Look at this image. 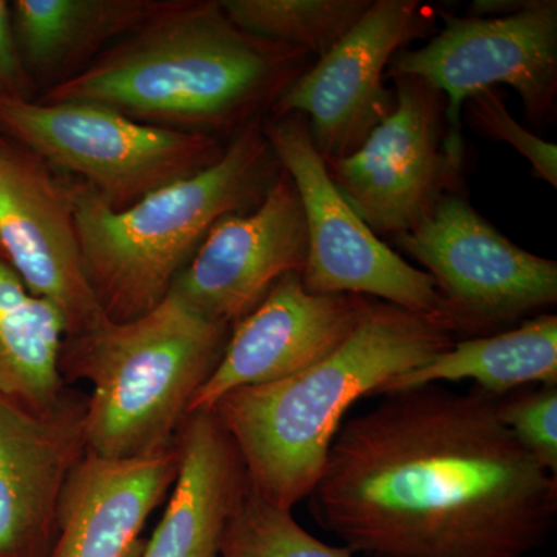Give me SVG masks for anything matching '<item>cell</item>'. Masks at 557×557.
Here are the masks:
<instances>
[{"label":"cell","instance_id":"ba28073f","mask_svg":"<svg viewBox=\"0 0 557 557\" xmlns=\"http://www.w3.org/2000/svg\"><path fill=\"white\" fill-rule=\"evenodd\" d=\"M262 129L282 170L295 183L306 214L304 287L314 295L368 296L445 318L442 296L426 271L410 265L384 244L336 188L311 141L306 116H265Z\"/></svg>","mask_w":557,"mask_h":557},{"label":"cell","instance_id":"7a4b0ae2","mask_svg":"<svg viewBox=\"0 0 557 557\" xmlns=\"http://www.w3.org/2000/svg\"><path fill=\"white\" fill-rule=\"evenodd\" d=\"M314 61L240 30L219 0H172L39 101L97 102L139 123L233 137L269 116Z\"/></svg>","mask_w":557,"mask_h":557},{"label":"cell","instance_id":"e0dca14e","mask_svg":"<svg viewBox=\"0 0 557 557\" xmlns=\"http://www.w3.org/2000/svg\"><path fill=\"white\" fill-rule=\"evenodd\" d=\"M178 472L166 511L139 557H219L247 469L214 410H196L175 437Z\"/></svg>","mask_w":557,"mask_h":557},{"label":"cell","instance_id":"4fadbf2b","mask_svg":"<svg viewBox=\"0 0 557 557\" xmlns=\"http://www.w3.org/2000/svg\"><path fill=\"white\" fill-rule=\"evenodd\" d=\"M0 247L28 292L61 311L65 339L110 321L84 273L69 183L38 157L3 148Z\"/></svg>","mask_w":557,"mask_h":557},{"label":"cell","instance_id":"2e32d148","mask_svg":"<svg viewBox=\"0 0 557 557\" xmlns=\"http://www.w3.org/2000/svg\"><path fill=\"white\" fill-rule=\"evenodd\" d=\"M177 445L134 458L87 453L62 494L51 557H135L138 537L178 472Z\"/></svg>","mask_w":557,"mask_h":557},{"label":"cell","instance_id":"603a6c76","mask_svg":"<svg viewBox=\"0 0 557 557\" xmlns=\"http://www.w3.org/2000/svg\"><path fill=\"white\" fill-rule=\"evenodd\" d=\"M497 409L520 445L557 475V384L500 398Z\"/></svg>","mask_w":557,"mask_h":557},{"label":"cell","instance_id":"8fae6325","mask_svg":"<svg viewBox=\"0 0 557 557\" xmlns=\"http://www.w3.org/2000/svg\"><path fill=\"white\" fill-rule=\"evenodd\" d=\"M434 17L417 0H373L368 13L278 98L269 116L299 113L325 161L355 152L397 108L386 72L392 58L434 35Z\"/></svg>","mask_w":557,"mask_h":557},{"label":"cell","instance_id":"cb8c5ba5","mask_svg":"<svg viewBox=\"0 0 557 557\" xmlns=\"http://www.w3.org/2000/svg\"><path fill=\"white\" fill-rule=\"evenodd\" d=\"M469 123L475 132L500 139L512 146L520 156L530 161L537 177L545 180L553 188L557 186V146L539 138L512 119L505 108L500 95L494 89L480 90L467 102Z\"/></svg>","mask_w":557,"mask_h":557},{"label":"cell","instance_id":"d6986e66","mask_svg":"<svg viewBox=\"0 0 557 557\" xmlns=\"http://www.w3.org/2000/svg\"><path fill=\"white\" fill-rule=\"evenodd\" d=\"M472 380L490 397L500 399L530 384H557V317L539 314L508 332L456 341L434 359L388 381L379 395Z\"/></svg>","mask_w":557,"mask_h":557},{"label":"cell","instance_id":"8992f818","mask_svg":"<svg viewBox=\"0 0 557 557\" xmlns=\"http://www.w3.org/2000/svg\"><path fill=\"white\" fill-rule=\"evenodd\" d=\"M0 126L113 209L211 166L225 150L214 135L139 123L97 102H40L2 91Z\"/></svg>","mask_w":557,"mask_h":557},{"label":"cell","instance_id":"3957f363","mask_svg":"<svg viewBox=\"0 0 557 557\" xmlns=\"http://www.w3.org/2000/svg\"><path fill=\"white\" fill-rule=\"evenodd\" d=\"M456 335L445 318L368 298L357 327L327 358L289 379L230 392L212 410L251 485L293 511L321 478L348 409L448 350Z\"/></svg>","mask_w":557,"mask_h":557},{"label":"cell","instance_id":"5b68a950","mask_svg":"<svg viewBox=\"0 0 557 557\" xmlns=\"http://www.w3.org/2000/svg\"><path fill=\"white\" fill-rule=\"evenodd\" d=\"M230 325L211 321L170 295L131 321H108L64 341L65 384L89 381L87 453L153 456L172 448L190 401L218 368Z\"/></svg>","mask_w":557,"mask_h":557},{"label":"cell","instance_id":"d4e9b609","mask_svg":"<svg viewBox=\"0 0 557 557\" xmlns=\"http://www.w3.org/2000/svg\"><path fill=\"white\" fill-rule=\"evenodd\" d=\"M25 84L27 76L14 38L11 7L5 0H0V91L28 98L24 94Z\"/></svg>","mask_w":557,"mask_h":557},{"label":"cell","instance_id":"9a60e30c","mask_svg":"<svg viewBox=\"0 0 557 557\" xmlns=\"http://www.w3.org/2000/svg\"><path fill=\"white\" fill-rule=\"evenodd\" d=\"M87 395L46 412L0 399V557H51L64 487L87 454Z\"/></svg>","mask_w":557,"mask_h":557},{"label":"cell","instance_id":"7402d4cb","mask_svg":"<svg viewBox=\"0 0 557 557\" xmlns=\"http://www.w3.org/2000/svg\"><path fill=\"white\" fill-rule=\"evenodd\" d=\"M219 557H354V553L311 536L292 509L271 504L248 479L226 525Z\"/></svg>","mask_w":557,"mask_h":557},{"label":"cell","instance_id":"ffe728a7","mask_svg":"<svg viewBox=\"0 0 557 557\" xmlns=\"http://www.w3.org/2000/svg\"><path fill=\"white\" fill-rule=\"evenodd\" d=\"M64 317L36 298L0 259V399L28 412H46L67 391L61 354Z\"/></svg>","mask_w":557,"mask_h":557},{"label":"cell","instance_id":"30bf717a","mask_svg":"<svg viewBox=\"0 0 557 557\" xmlns=\"http://www.w3.org/2000/svg\"><path fill=\"white\" fill-rule=\"evenodd\" d=\"M392 81L394 112L350 156L325 163L366 225L395 237L417 226L443 196L458 193L463 168L445 150V97L416 76Z\"/></svg>","mask_w":557,"mask_h":557},{"label":"cell","instance_id":"6da1fadb","mask_svg":"<svg viewBox=\"0 0 557 557\" xmlns=\"http://www.w3.org/2000/svg\"><path fill=\"white\" fill-rule=\"evenodd\" d=\"M498 398L429 384L384 395L330 446L309 498L319 527L368 557H527L557 523V475L498 417Z\"/></svg>","mask_w":557,"mask_h":557},{"label":"cell","instance_id":"52a82bcc","mask_svg":"<svg viewBox=\"0 0 557 557\" xmlns=\"http://www.w3.org/2000/svg\"><path fill=\"white\" fill-rule=\"evenodd\" d=\"M443 28L418 49L399 50L386 72L416 76L445 97V150L463 168L465 102L504 84L518 91L528 119H552L557 97V2L525 0L507 16H456L440 10Z\"/></svg>","mask_w":557,"mask_h":557},{"label":"cell","instance_id":"7c38bea8","mask_svg":"<svg viewBox=\"0 0 557 557\" xmlns=\"http://www.w3.org/2000/svg\"><path fill=\"white\" fill-rule=\"evenodd\" d=\"M306 259V214L295 183L281 170L258 207L212 225L170 293L233 329L285 274L302 273Z\"/></svg>","mask_w":557,"mask_h":557},{"label":"cell","instance_id":"ac0fdd59","mask_svg":"<svg viewBox=\"0 0 557 557\" xmlns=\"http://www.w3.org/2000/svg\"><path fill=\"white\" fill-rule=\"evenodd\" d=\"M172 0H17L14 38L25 72L47 86L79 75L116 40L159 16Z\"/></svg>","mask_w":557,"mask_h":557},{"label":"cell","instance_id":"44dd1931","mask_svg":"<svg viewBox=\"0 0 557 557\" xmlns=\"http://www.w3.org/2000/svg\"><path fill=\"white\" fill-rule=\"evenodd\" d=\"M373 0H219L228 20L256 38L295 47L311 58L327 54Z\"/></svg>","mask_w":557,"mask_h":557},{"label":"cell","instance_id":"277c9868","mask_svg":"<svg viewBox=\"0 0 557 557\" xmlns=\"http://www.w3.org/2000/svg\"><path fill=\"white\" fill-rule=\"evenodd\" d=\"M262 123L236 132L211 166L126 209L109 207L84 183L67 182L84 273L110 321L156 309L212 225L265 199L282 168Z\"/></svg>","mask_w":557,"mask_h":557},{"label":"cell","instance_id":"5bb4252c","mask_svg":"<svg viewBox=\"0 0 557 557\" xmlns=\"http://www.w3.org/2000/svg\"><path fill=\"white\" fill-rule=\"evenodd\" d=\"M368 296L314 295L300 273L285 274L248 317L231 329L218 368L194 395L188 413L208 410L237 388L298 375L336 350L357 327Z\"/></svg>","mask_w":557,"mask_h":557},{"label":"cell","instance_id":"9c48e42d","mask_svg":"<svg viewBox=\"0 0 557 557\" xmlns=\"http://www.w3.org/2000/svg\"><path fill=\"white\" fill-rule=\"evenodd\" d=\"M395 245L434 281L456 333L486 336L557 300V263L498 233L461 193L446 194Z\"/></svg>","mask_w":557,"mask_h":557}]
</instances>
